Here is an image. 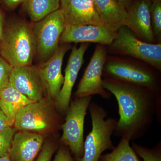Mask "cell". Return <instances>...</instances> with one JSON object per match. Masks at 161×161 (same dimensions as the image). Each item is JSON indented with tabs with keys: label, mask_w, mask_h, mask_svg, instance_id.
I'll return each mask as SVG.
<instances>
[{
	"label": "cell",
	"mask_w": 161,
	"mask_h": 161,
	"mask_svg": "<svg viewBox=\"0 0 161 161\" xmlns=\"http://www.w3.org/2000/svg\"><path fill=\"white\" fill-rule=\"evenodd\" d=\"M24 0H0L6 8L10 10H13L20 4L23 3Z\"/></svg>",
	"instance_id": "obj_27"
},
{
	"label": "cell",
	"mask_w": 161,
	"mask_h": 161,
	"mask_svg": "<svg viewBox=\"0 0 161 161\" xmlns=\"http://www.w3.org/2000/svg\"><path fill=\"white\" fill-rule=\"evenodd\" d=\"M117 36V32L104 25H66L61 35L60 43H96L111 45Z\"/></svg>",
	"instance_id": "obj_11"
},
{
	"label": "cell",
	"mask_w": 161,
	"mask_h": 161,
	"mask_svg": "<svg viewBox=\"0 0 161 161\" xmlns=\"http://www.w3.org/2000/svg\"><path fill=\"white\" fill-rule=\"evenodd\" d=\"M103 73L105 77L148 88L161 95L159 76L151 69L127 61L112 60L105 63Z\"/></svg>",
	"instance_id": "obj_8"
},
{
	"label": "cell",
	"mask_w": 161,
	"mask_h": 161,
	"mask_svg": "<svg viewBox=\"0 0 161 161\" xmlns=\"http://www.w3.org/2000/svg\"><path fill=\"white\" fill-rule=\"evenodd\" d=\"M68 43L63 44L49 59L38 67L45 93L49 100L55 102L63 86L64 78L62 66L64 55L69 50Z\"/></svg>",
	"instance_id": "obj_13"
},
{
	"label": "cell",
	"mask_w": 161,
	"mask_h": 161,
	"mask_svg": "<svg viewBox=\"0 0 161 161\" xmlns=\"http://www.w3.org/2000/svg\"><path fill=\"white\" fill-rule=\"evenodd\" d=\"M58 147L54 143L47 142L43 144L36 161H51Z\"/></svg>",
	"instance_id": "obj_25"
},
{
	"label": "cell",
	"mask_w": 161,
	"mask_h": 161,
	"mask_svg": "<svg viewBox=\"0 0 161 161\" xmlns=\"http://www.w3.org/2000/svg\"><path fill=\"white\" fill-rule=\"evenodd\" d=\"M53 161H75L72 157L69 148L62 145L60 147Z\"/></svg>",
	"instance_id": "obj_26"
},
{
	"label": "cell",
	"mask_w": 161,
	"mask_h": 161,
	"mask_svg": "<svg viewBox=\"0 0 161 161\" xmlns=\"http://www.w3.org/2000/svg\"><path fill=\"white\" fill-rule=\"evenodd\" d=\"M0 161H11V160L9 158V155H7L0 157Z\"/></svg>",
	"instance_id": "obj_31"
},
{
	"label": "cell",
	"mask_w": 161,
	"mask_h": 161,
	"mask_svg": "<svg viewBox=\"0 0 161 161\" xmlns=\"http://www.w3.org/2000/svg\"><path fill=\"white\" fill-rule=\"evenodd\" d=\"M60 0H24L22 4L26 13L34 23L58 10Z\"/></svg>",
	"instance_id": "obj_19"
},
{
	"label": "cell",
	"mask_w": 161,
	"mask_h": 161,
	"mask_svg": "<svg viewBox=\"0 0 161 161\" xmlns=\"http://www.w3.org/2000/svg\"><path fill=\"white\" fill-rule=\"evenodd\" d=\"M103 86L114 95L119 118L113 135L128 141L143 137L154 118L161 123V95L155 91L124 81L104 77Z\"/></svg>",
	"instance_id": "obj_1"
},
{
	"label": "cell",
	"mask_w": 161,
	"mask_h": 161,
	"mask_svg": "<svg viewBox=\"0 0 161 161\" xmlns=\"http://www.w3.org/2000/svg\"><path fill=\"white\" fill-rule=\"evenodd\" d=\"M132 147L143 161H161V141L152 148H147L135 142L132 143Z\"/></svg>",
	"instance_id": "obj_21"
},
{
	"label": "cell",
	"mask_w": 161,
	"mask_h": 161,
	"mask_svg": "<svg viewBox=\"0 0 161 161\" xmlns=\"http://www.w3.org/2000/svg\"><path fill=\"white\" fill-rule=\"evenodd\" d=\"M54 103L47 98L28 104L19 111L14 125L17 131L44 134L61 128V119L55 111Z\"/></svg>",
	"instance_id": "obj_4"
},
{
	"label": "cell",
	"mask_w": 161,
	"mask_h": 161,
	"mask_svg": "<svg viewBox=\"0 0 161 161\" xmlns=\"http://www.w3.org/2000/svg\"><path fill=\"white\" fill-rule=\"evenodd\" d=\"M8 127H11L9 125V121L0 107V131Z\"/></svg>",
	"instance_id": "obj_28"
},
{
	"label": "cell",
	"mask_w": 161,
	"mask_h": 161,
	"mask_svg": "<svg viewBox=\"0 0 161 161\" xmlns=\"http://www.w3.org/2000/svg\"><path fill=\"white\" fill-rule=\"evenodd\" d=\"M4 30V15L2 11L0 10V43L3 36Z\"/></svg>",
	"instance_id": "obj_29"
},
{
	"label": "cell",
	"mask_w": 161,
	"mask_h": 161,
	"mask_svg": "<svg viewBox=\"0 0 161 161\" xmlns=\"http://www.w3.org/2000/svg\"><path fill=\"white\" fill-rule=\"evenodd\" d=\"M89 110L92 120V130L84 142V153L76 161H98L102 153L115 148L111 137L115 130L117 120L110 117L103 108L95 102H91Z\"/></svg>",
	"instance_id": "obj_3"
},
{
	"label": "cell",
	"mask_w": 161,
	"mask_h": 161,
	"mask_svg": "<svg viewBox=\"0 0 161 161\" xmlns=\"http://www.w3.org/2000/svg\"><path fill=\"white\" fill-rule=\"evenodd\" d=\"M88 46V43H82L79 47L75 46L72 48L64 71L63 86L54 102L55 108L63 115L69 107L72 90L84 63V56Z\"/></svg>",
	"instance_id": "obj_12"
},
{
	"label": "cell",
	"mask_w": 161,
	"mask_h": 161,
	"mask_svg": "<svg viewBox=\"0 0 161 161\" xmlns=\"http://www.w3.org/2000/svg\"><path fill=\"white\" fill-rule=\"evenodd\" d=\"M17 130L8 127L0 131V157L9 154L14 136Z\"/></svg>",
	"instance_id": "obj_23"
},
{
	"label": "cell",
	"mask_w": 161,
	"mask_h": 161,
	"mask_svg": "<svg viewBox=\"0 0 161 161\" xmlns=\"http://www.w3.org/2000/svg\"><path fill=\"white\" fill-rule=\"evenodd\" d=\"M13 67L0 57V92L9 85Z\"/></svg>",
	"instance_id": "obj_24"
},
{
	"label": "cell",
	"mask_w": 161,
	"mask_h": 161,
	"mask_svg": "<svg viewBox=\"0 0 161 161\" xmlns=\"http://www.w3.org/2000/svg\"><path fill=\"white\" fill-rule=\"evenodd\" d=\"M107 54L105 47L103 45L96 47L90 63L75 92V98L93 95H99L106 99L111 97V93L104 88L102 79Z\"/></svg>",
	"instance_id": "obj_9"
},
{
	"label": "cell",
	"mask_w": 161,
	"mask_h": 161,
	"mask_svg": "<svg viewBox=\"0 0 161 161\" xmlns=\"http://www.w3.org/2000/svg\"><path fill=\"white\" fill-rule=\"evenodd\" d=\"M92 96L76 98L70 103L65 113V120L61 125L62 145L69 148L75 160L81 158L84 153V130L87 110Z\"/></svg>",
	"instance_id": "obj_5"
},
{
	"label": "cell",
	"mask_w": 161,
	"mask_h": 161,
	"mask_svg": "<svg viewBox=\"0 0 161 161\" xmlns=\"http://www.w3.org/2000/svg\"><path fill=\"white\" fill-rule=\"evenodd\" d=\"M36 54V41L30 23L14 21L4 28L0 57L13 67L32 65Z\"/></svg>",
	"instance_id": "obj_2"
},
{
	"label": "cell",
	"mask_w": 161,
	"mask_h": 161,
	"mask_svg": "<svg viewBox=\"0 0 161 161\" xmlns=\"http://www.w3.org/2000/svg\"><path fill=\"white\" fill-rule=\"evenodd\" d=\"M9 85L33 102L45 98L39 67L32 64L13 68Z\"/></svg>",
	"instance_id": "obj_10"
},
{
	"label": "cell",
	"mask_w": 161,
	"mask_h": 161,
	"mask_svg": "<svg viewBox=\"0 0 161 161\" xmlns=\"http://www.w3.org/2000/svg\"><path fill=\"white\" fill-rule=\"evenodd\" d=\"M116 53L143 60L158 71L161 70V43H149L142 41L127 26L121 27L111 44Z\"/></svg>",
	"instance_id": "obj_7"
},
{
	"label": "cell",
	"mask_w": 161,
	"mask_h": 161,
	"mask_svg": "<svg viewBox=\"0 0 161 161\" xmlns=\"http://www.w3.org/2000/svg\"><path fill=\"white\" fill-rule=\"evenodd\" d=\"M150 17L154 36H161V0H151Z\"/></svg>",
	"instance_id": "obj_22"
},
{
	"label": "cell",
	"mask_w": 161,
	"mask_h": 161,
	"mask_svg": "<svg viewBox=\"0 0 161 161\" xmlns=\"http://www.w3.org/2000/svg\"><path fill=\"white\" fill-rule=\"evenodd\" d=\"M130 142L126 139L121 138L118 146L112 152L101 156L98 161H140Z\"/></svg>",
	"instance_id": "obj_20"
},
{
	"label": "cell",
	"mask_w": 161,
	"mask_h": 161,
	"mask_svg": "<svg viewBox=\"0 0 161 161\" xmlns=\"http://www.w3.org/2000/svg\"><path fill=\"white\" fill-rule=\"evenodd\" d=\"M151 0H137L127 9L125 26L139 39L151 43L154 39L150 17Z\"/></svg>",
	"instance_id": "obj_14"
},
{
	"label": "cell",
	"mask_w": 161,
	"mask_h": 161,
	"mask_svg": "<svg viewBox=\"0 0 161 161\" xmlns=\"http://www.w3.org/2000/svg\"><path fill=\"white\" fill-rule=\"evenodd\" d=\"M44 135L28 131L15 132L9 152L11 161H34L44 144Z\"/></svg>",
	"instance_id": "obj_16"
},
{
	"label": "cell",
	"mask_w": 161,
	"mask_h": 161,
	"mask_svg": "<svg viewBox=\"0 0 161 161\" xmlns=\"http://www.w3.org/2000/svg\"><path fill=\"white\" fill-rule=\"evenodd\" d=\"M36 45V54L43 63L59 48L60 39L66 26L60 9L32 24Z\"/></svg>",
	"instance_id": "obj_6"
},
{
	"label": "cell",
	"mask_w": 161,
	"mask_h": 161,
	"mask_svg": "<svg viewBox=\"0 0 161 161\" xmlns=\"http://www.w3.org/2000/svg\"><path fill=\"white\" fill-rule=\"evenodd\" d=\"M66 25H103L94 0H60Z\"/></svg>",
	"instance_id": "obj_15"
},
{
	"label": "cell",
	"mask_w": 161,
	"mask_h": 161,
	"mask_svg": "<svg viewBox=\"0 0 161 161\" xmlns=\"http://www.w3.org/2000/svg\"><path fill=\"white\" fill-rule=\"evenodd\" d=\"M98 15L104 26L117 32L125 26L127 9L117 0H94Z\"/></svg>",
	"instance_id": "obj_17"
},
{
	"label": "cell",
	"mask_w": 161,
	"mask_h": 161,
	"mask_svg": "<svg viewBox=\"0 0 161 161\" xmlns=\"http://www.w3.org/2000/svg\"><path fill=\"white\" fill-rule=\"evenodd\" d=\"M32 102L9 85L0 92V107L8 119L11 127L14 125L15 119L19 111Z\"/></svg>",
	"instance_id": "obj_18"
},
{
	"label": "cell",
	"mask_w": 161,
	"mask_h": 161,
	"mask_svg": "<svg viewBox=\"0 0 161 161\" xmlns=\"http://www.w3.org/2000/svg\"><path fill=\"white\" fill-rule=\"evenodd\" d=\"M117 1L126 9L132 3L131 0H117Z\"/></svg>",
	"instance_id": "obj_30"
}]
</instances>
